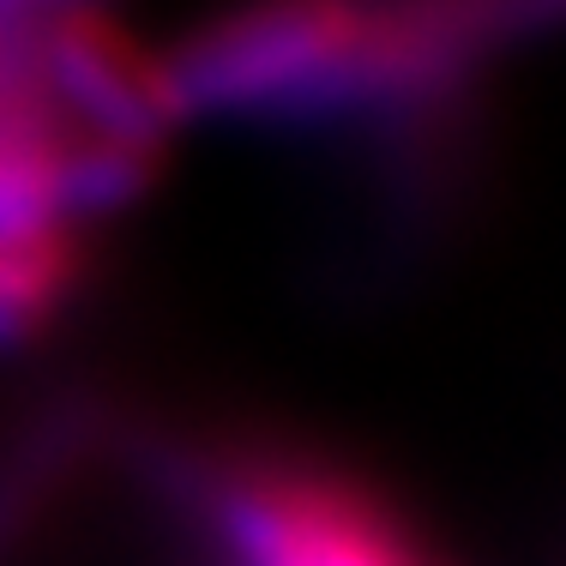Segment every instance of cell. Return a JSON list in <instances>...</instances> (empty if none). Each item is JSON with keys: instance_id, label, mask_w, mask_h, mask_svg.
Returning a JSON list of instances; mask_svg holds the SVG:
<instances>
[{"instance_id": "1", "label": "cell", "mask_w": 566, "mask_h": 566, "mask_svg": "<svg viewBox=\"0 0 566 566\" xmlns=\"http://www.w3.org/2000/svg\"><path fill=\"white\" fill-rule=\"evenodd\" d=\"M506 49L489 0H235L169 55L187 115L422 109Z\"/></svg>"}, {"instance_id": "2", "label": "cell", "mask_w": 566, "mask_h": 566, "mask_svg": "<svg viewBox=\"0 0 566 566\" xmlns=\"http://www.w3.org/2000/svg\"><path fill=\"white\" fill-rule=\"evenodd\" d=\"M193 512L218 566H447L386 494L283 452L206 464Z\"/></svg>"}, {"instance_id": "3", "label": "cell", "mask_w": 566, "mask_h": 566, "mask_svg": "<svg viewBox=\"0 0 566 566\" xmlns=\"http://www.w3.org/2000/svg\"><path fill=\"white\" fill-rule=\"evenodd\" d=\"M7 12H43V7H78V0H0Z\"/></svg>"}]
</instances>
